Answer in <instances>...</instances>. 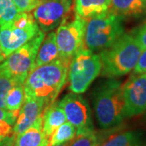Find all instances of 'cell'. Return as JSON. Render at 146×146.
<instances>
[{
  "label": "cell",
  "mask_w": 146,
  "mask_h": 146,
  "mask_svg": "<svg viewBox=\"0 0 146 146\" xmlns=\"http://www.w3.org/2000/svg\"><path fill=\"white\" fill-rule=\"evenodd\" d=\"M124 116L130 119L146 112V73H132L122 84Z\"/></svg>",
  "instance_id": "9c48e42d"
},
{
  "label": "cell",
  "mask_w": 146,
  "mask_h": 146,
  "mask_svg": "<svg viewBox=\"0 0 146 146\" xmlns=\"http://www.w3.org/2000/svg\"><path fill=\"white\" fill-rule=\"evenodd\" d=\"M123 20V18L110 11L88 20L84 38V49L95 52L111 46L124 33Z\"/></svg>",
  "instance_id": "277c9868"
},
{
  "label": "cell",
  "mask_w": 146,
  "mask_h": 146,
  "mask_svg": "<svg viewBox=\"0 0 146 146\" xmlns=\"http://www.w3.org/2000/svg\"><path fill=\"white\" fill-rule=\"evenodd\" d=\"M59 52L56 42L55 32L50 31L45 36L36 54L33 68L45 65L59 58Z\"/></svg>",
  "instance_id": "e0dca14e"
},
{
  "label": "cell",
  "mask_w": 146,
  "mask_h": 146,
  "mask_svg": "<svg viewBox=\"0 0 146 146\" xmlns=\"http://www.w3.org/2000/svg\"><path fill=\"white\" fill-rule=\"evenodd\" d=\"M19 113L0 108V146H9L15 141L14 125Z\"/></svg>",
  "instance_id": "d6986e66"
},
{
  "label": "cell",
  "mask_w": 146,
  "mask_h": 146,
  "mask_svg": "<svg viewBox=\"0 0 146 146\" xmlns=\"http://www.w3.org/2000/svg\"><path fill=\"white\" fill-rule=\"evenodd\" d=\"M19 12H30L42 3L39 0H12Z\"/></svg>",
  "instance_id": "d4e9b609"
},
{
  "label": "cell",
  "mask_w": 146,
  "mask_h": 146,
  "mask_svg": "<svg viewBox=\"0 0 146 146\" xmlns=\"http://www.w3.org/2000/svg\"><path fill=\"white\" fill-rule=\"evenodd\" d=\"M77 135V130L75 126L66 121L54 131L49 141L48 146H54L72 141Z\"/></svg>",
  "instance_id": "ffe728a7"
},
{
  "label": "cell",
  "mask_w": 146,
  "mask_h": 146,
  "mask_svg": "<svg viewBox=\"0 0 146 146\" xmlns=\"http://www.w3.org/2000/svg\"><path fill=\"white\" fill-rule=\"evenodd\" d=\"M45 36V33L40 29L33 38L11 53L2 62L0 72L8 76L16 84H24L29 73L33 68L38 50Z\"/></svg>",
  "instance_id": "5b68a950"
},
{
  "label": "cell",
  "mask_w": 146,
  "mask_h": 146,
  "mask_svg": "<svg viewBox=\"0 0 146 146\" xmlns=\"http://www.w3.org/2000/svg\"><path fill=\"white\" fill-rule=\"evenodd\" d=\"M102 71L99 54L86 49H80L73 56L68 68L69 89L72 93H84Z\"/></svg>",
  "instance_id": "8992f818"
},
{
  "label": "cell",
  "mask_w": 146,
  "mask_h": 146,
  "mask_svg": "<svg viewBox=\"0 0 146 146\" xmlns=\"http://www.w3.org/2000/svg\"><path fill=\"white\" fill-rule=\"evenodd\" d=\"M107 130L102 136L98 135V146H141L139 136L133 131L123 130L120 126Z\"/></svg>",
  "instance_id": "4fadbf2b"
},
{
  "label": "cell",
  "mask_w": 146,
  "mask_h": 146,
  "mask_svg": "<svg viewBox=\"0 0 146 146\" xmlns=\"http://www.w3.org/2000/svg\"><path fill=\"white\" fill-rule=\"evenodd\" d=\"M98 134L94 131H92L77 134L71 141L69 146H98Z\"/></svg>",
  "instance_id": "603a6c76"
},
{
  "label": "cell",
  "mask_w": 146,
  "mask_h": 146,
  "mask_svg": "<svg viewBox=\"0 0 146 146\" xmlns=\"http://www.w3.org/2000/svg\"><path fill=\"white\" fill-rule=\"evenodd\" d=\"M16 84L14 80L7 76L4 73L0 72V108L6 109V97L8 91Z\"/></svg>",
  "instance_id": "cb8c5ba5"
},
{
  "label": "cell",
  "mask_w": 146,
  "mask_h": 146,
  "mask_svg": "<svg viewBox=\"0 0 146 146\" xmlns=\"http://www.w3.org/2000/svg\"><path fill=\"white\" fill-rule=\"evenodd\" d=\"M48 145H49V140H45V141L42 143L41 146H48Z\"/></svg>",
  "instance_id": "f546056e"
},
{
  "label": "cell",
  "mask_w": 146,
  "mask_h": 146,
  "mask_svg": "<svg viewBox=\"0 0 146 146\" xmlns=\"http://www.w3.org/2000/svg\"><path fill=\"white\" fill-rule=\"evenodd\" d=\"M42 120L43 117L42 115L30 127L16 136L14 146H41L45 140H48L45 137L42 131Z\"/></svg>",
  "instance_id": "ac0fdd59"
},
{
  "label": "cell",
  "mask_w": 146,
  "mask_h": 146,
  "mask_svg": "<svg viewBox=\"0 0 146 146\" xmlns=\"http://www.w3.org/2000/svg\"><path fill=\"white\" fill-rule=\"evenodd\" d=\"M40 31L29 12H19L12 21L0 26V44L4 58L30 41Z\"/></svg>",
  "instance_id": "52a82bcc"
},
{
  "label": "cell",
  "mask_w": 146,
  "mask_h": 146,
  "mask_svg": "<svg viewBox=\"0 0 146 146\" xmlns=\"http://www.w3.org/2000/svg\"><path fill=\"white\" fill-rule=\"evenodd\" d=\"M142 49L131 33H123L111 46L100 53L101 75L117 78L130 73L136 68Z\"/></svg>",
  "instance_id": "7a4b0ae2"
},
{
  "label": "cell",
  "mask_w": 146,
  "mask_h": 146,
  "mask_svg": "<svg viewBox=\"0 0 146 146\" xmlns=\"http://www.w3.org/2000/svg\"><path fill=\"white\" fill-rule=\"evenodd\" d=\"M132 36L136 39L142 50H146V22L141 24L131 32Z\"/></svg>",
  "instance_id": "484cf974"
},
{
  "label": "cell",
  "mask_w": 146,
  "mask_h": 146,
  "mask_svg": "<svg viewBox=\"0 0 146 146\" xmlns=\"http://www.w3.org/2000/svg\"><path fill=\"white\" fill-rule=\"evenodd\" d=\"M25 94L23 84H15L6 97V110L11 112H20L25 102Z\"/></svg>",
  "instance_id": "44dd1931"
},
{
  "label": "cell",
  "mask_w": 146,
  "mask_h": 146,
  "mask_svg": "<svg viewBox=\"0 0 146 146\" xmlns=\"http://www.w3.org/2000/svg\"><path fill=\"white\" fill-rule=\"evenodd\" d=\"M110 12L122 18L146 15V0H111Z\"/></svg>",
  "instance_id": "2e32d148"
},
{
  "label": "cell",
  "mask_w": 146,
  "mask_h": 146,
  "mask_svg": "<svg viewBox=\"0 0 146 146\" xmlns=\"http://www.w3.org/2000/svg\"><path fill=\"white\" fill-rule=\"evenodd\" d=\"M109 79L93 92L95 116L100 127L105 130L120 126L125 119L123 84L115 78Z\"/></svg>",
  "instance_id": "3957f363"
},
{
  "label": "cell",
  "mask_w": 146,
  "mask_h": 146,
  "mask_svg": "<svg viewBox=\"0 0 146 146\" xmlns=\"http://www.w3.org/2000/svg\"><path fill=\"white\" fill-rule=\"evenodd\" d=\"M46 108V105L43 100L25 97V102L20 110L13 128L15 137L30 127L36 120L42 116Z\"/></svg>",
  "instance_id": "7c38bea8"
},
{
  "label": "cell",
  "mask_w": 146,
  "mask_h": 146,
  "mask_svg": "<svg viewBox=\"0 0 146 146\" xmlns=\"http://www.w3.org/2000/svg\"><path fill=\"white\" fill-rule=\"evenodd\" d=\"M58 104L63 110L67 120L76 127L77 134L94 131L91 109L80 94H67Z\"/></svg>",
  "instance_id": "30bf717a"
},
{
  "label": "cell",
  "mask_w": 146,
  "mask_h": 146,
  "mask_svg": "<svg viewBox=\"0 0 146 146\" xmlns=\"http://www.w3.org/2000/svg\"><path fill=\"white\" fill-rule=\"evenodd\" d=\"M39 1H40V2H41V3H45V2H47V1H50V0H39Z\"/></svg>",
  "instance_id": "4dcf8cb0"
},
{
  "label": "cell",
  "mask_w": 146,
  "mask_h": 146,
  "mask_svg": "<svg viewBox=\"0 0 146 146\" xmlns=\"http://www.w3.org/2000/svg\"><path fill=\"white\" fill-rule=\"evenodd\" d=\"M5 59V58L3 54V52H2V49H1V44H0V63H2L3 60Z\"/></svg>",
  "instance_id": "83f0119b"
},
{
  "label": "cell",
  "mask_w": 146,
  "mask_h": 146,
  "mask_svg": "<svg viewBox=\"0 0 146 146\" xmlns=\"http://www.w3.org/2000/svg\"><path fill=\"white\" fill-rule=\"evenodd\" d=\"M18 14L12 0H0V26L13 21Z\"/></svg>",
  "instance_id": "7402d4cb"
},
{
  "label": "cell",
  "mask_w": 146,
  "mask_h": 146,
  "mask_svg": "<svg viewBox=\"0 0 146 146\" xmlns=\"http://www.w3.org/2000/svg\"><path fill=\"white\" fill-rule=\"evenodd\" d=\"M74 10L73 0H50L33 10V16L44 33L54 30Z\"/></svg>",
  "instance_id": "8fae6325"
},
{
  "label": "cell",
  "mask_w": 146,
  "mask_h": 146,
  "mask_svg": "<svg viewBox=\"0 0 146 146\" xmlns=\"http://www.w3.org/2000/svg\"><path fill=\"white\" fill-rule=\"evenodd\" d=\"M42 117V131L45 137L49 141L54 131L67 121L63 110L59 106L58 102H54L48 106L44 110Z\"/></svg>",
  "instance_id": "9a60e30c"
},
{
  "label": "cell",
  "mask_w": 146,
  "mask_h": 146,
  "mask_svg": "<svg viewBox=\"0 0 146 146\" xmlns=\"http://www.w3.org/2000/svg\"><path fill=\"white\" fill-rule=\"evenodd\" d=\"M70 143H71V141H69V142H66V143H63V144H60V145H54V146H69L70 145Z\"/></svg>",
  "instance_id": "f1b7e54d"
},
{
  "label": "cell",
  "mask_w": 146,
  "mask_h": 146,
  "mask_svg": "<svg viewBox=\"0 0 146 146\" xmlns=\"http://www.w3.org/2000/svg\"><path fill=\"white\" fill-rule=\"evenodd\" d=\"M10 146H14V142H13V143H12V144H11Z\"/></svg>",
  "instance_id": "1f68e13d"
},
{
  "label": "cell",
  "mask_w": 146,
  "mask_h": 146,
  "mask_svg": "<svg viewBox=\"0 0 146 146\" xmlns=\"http://www.w3.org/2000/svg\"><path fill=\"white\" fill-rule=\"evenodd\" d=\"M75 13L85 20L110 11L111 0H73Z\"/></svg>",
  "instance_id": "5bb4252c"
},
{
  "label": "cell",
  "mask_w": 146,
  "mask_h": 146,
  "mask_svg": "<svg viewBox=\"0 0 146 146\" xmlns=\"http://www.w3.org/2000/svg\"><path fill=\"white\" fill-rule=\"evenodd\" d=\"M134 73H146V50L141 53L138 63L133 70Z\"/></svg>",
  "instance_id": "4316f807"
},
{
  "label": "cell",
  "mask_w": 146,
  "mask_h": 146,
  "mask_svg": "<svg viewBox=\"0 0 146 146\" xmlns=\"http://www.w3.org/2000/svg\"><path fill=\"white\" fill-rule=\"evenodd\" d=\"M86 23L87 20L77 16L73 10L58 26L55 34L59 57L72 60L83 48Z\"/></svg>",
  "instance_id": "ba28073f"
},
{
  "label": "cell",
  "mask_w": 146,
  "mask_h": 146,
  "mask_svg": "<svg viewBox=\"0 0 146 146\" xmlns=\"http://www.w3.org/2000/svg\"><path fill=\"white\" fill-rule=\"evenodd\" d=\"M71 61L59 58L32 70L23 84L25 97L43 100L46 107L52 104L67 82Z\"/></svg>",
  "instance_id": "6da1fadb"
}]
</instances>
